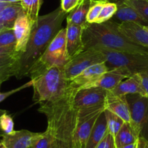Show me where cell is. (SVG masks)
<instances>
[{
  "mask_svg": "<svg viewBox=\"0 0 148 148\" xmlns=\"http://www.w3.org/2000/svg\"><path fill=\"white\" fill-rule=\"evenodd\" d=\"M67 14L60 6L52 12L39 17L36 23L33 25L26 49L20 56L16 64L15 77L17 79L28 76L32 67L62 28V21Z\"/></svg>",
  "mask_w": 148,
  "mask_h": 148,
  "instance_id": "obj_1",
  "label": "cell"
},
{
  "mask_svg": "<svg viewBox=\"0 0 148 148\" xmlns=\"http://www.w3.org/2000/svg\"><path fill=\"white\" fill-rule=\"evenodd\" d=\"M76 92L68 87L63 96L55 101L41 103L38 110L47 117V129L62 148H73V139L79 110L74 105Z\"/></svg>",
  "mask_w": 148,
  "mask_h": 148,
  "instance_id": "obj_2",
  "label": "cell"
},
{
  "mask_svg": "<svg viewBox=\"0 0 148 148\" xmlns=\"http://www.w3.org/2000/svg\"><path fill=\"white\" fill-rule=\"evenodd\" d=\"M84 50L102 47L118 52L148 54V49L137 45L119 29V23L110 20L102 23H86L82 36Z\"/></svg>",
  "mask_w": 148,
  "mask_h": 148,
  "instance_id": "obj_3",
  "label": "cell"
},
{
  "mask_svg": "<svg viewBox=\"0 0 148 148\" xmlns=\"http://www.w3.org/2000/svg\"><path fill=\"white\" fill-rule=\"evenodd\" d=\"M33 99L37 103L52 102L63 96L68 87L64 67L55 66L31 78Z\"/></svg>",
  "mask_w": 148,
  "mask_h": 148,
  "instance_id": "obj_4",
  "label": "cell"
},
{
  "mask_svg": "<svg viewBox=\"0 0 148 148\" xmlns=\"http://www.w3.org/2000/svg\"><path fill=\"white\" fill-rule=\"evenodd\" d=\"M69 61L66 50V29L62 28L32 67L28 76L32 78L52 67H64Z\"/></svg>",
  "mask_w": 148,
  "mask_h": 148,
  "instance_id": "obj_5",
  "label": "cell"
},
{
  "mask_svg": "<svg viewBox=\"0 0 148 148\" xmlns=\"http://www.w3.org/2000/svg\"><path fill=\"white\" fill-rule=\"evenodd\" d=\"M99 49L105 57L108 70L119 68L127 71L131 76L148 71V54L118 52L102 47Z\"/></svg>",
  "mask_w": 148,
  "mask_h": 148,
  "instance_id": "obj_6",
  "label": "cell"
},
{
  "mask_svg": "<svg viewBox=\"0 0 148 148\" xmlns=\"http://www.w3.org/2000/svg\"><path fill=\"white\" fill-rule=\"evenodd\" d=\"M105 109V104L89 108H79L73 139V148H86L92 128Z\"/></svg>",
  "mask_w": 148,
  "mask_h": 148,
  "instance_id": "obj_7",
  "label": "cell"
},
{
  "mask_svg": "<svg viewBox=\"0 0 148 148\" xmlns=\"http://www.w3.org/2000/svg\"><path fill=\"white\" fill-rule=\"evenodd\" d=\"M131 125L139 137L148 140V98L138 94L126 95Z\"/></svg>",
  "mask_w": 148,
  "mask_h": 148,
  "instance_id": "obj_8",
  "label": "cell"
},
{
  "mask_svg": "<svg viewBox=\"0 0 148 148\" xmlns=\"http://www.w3.org/2000/svg\"><path fill=\"white\" fill-rule=\"evenodd\" d=\"M105 55L95 47L85 49L70 60L64 66L65 75L68 82H71L82 71L94 65L105 62Z\"/></svg>",
  "mask_w": 148,
  "mask_h": 148,
  "instance_id": "obj_9",
  "label": "cell"
},
{
  "mask_svg": "<svg viewBox=\"0 0 148 148\" xmlns=\"http://www.w3.org/2000/svg\"><path fill=\"white\" fill-rule=\"evenodd\" d=\"M107 93L108 90L100 87L79 89L74 97V105L77 108H83L104 105Z\"/></svg>",
  "mask_w": 148,
  "mask_h": 148,
  "instance_id": "obj_10",
  "label": "cell"
},
{
  "mask_svg": "<svg viewBox=\"0 0 148 148\" xmlns=\"http://www.w3.org/2000/svg\"><path fill=\"white\" fill-rule=\"evenodd\" d=\"M108 68L105 62L96 64L82 71L80 74L68 82V88L78 91L79 89L88 88L95 83Z\"/></svg>",
  "mask_w": 148,
  "mask_h": 148,
  "instance_id": "obj_11",
  "label": "cell"
},
{
  "mask_svg": "<svg viewBox=\"0 0 148 148\" xmlns=\"http://www.w3.org/2000/svg\"><path fill=\"white\" fill-rule=\"evenodd\" d=\"M33 25L28 15L23 10L20 12L13 26V31L16 39L15 51L22 55L26 49L31 36Z\"/></svg>",
  "mask_w": 148,
  "mask_h": 148,
  "instance_id": "obj_12",
  "label": "cell"
},
{
  "mask_svg": "<svg viewBox=\"0 0 148 148\" xmlns=\"http://www.w3.org/2000/svg\"><path fill=\"white\" fill-rule=\"evenodd\" d=\"M85 25L67 23L66 50L69 60L84 51L82 36Z\"/></svg>",
  "mask_w": 148,
  "mask_h": 148,
  "instance_id": "obj_13",
  "label": "cell"
},
{
  "mask_svg": "<svg viewBox=\"0 0 148 148\" xmlns=\"http://www.w3.org/2000/svg\"><path fill=\"white\" fill-rule=\"evenodd\" d=\"M42 133H36L22 129L14 131L10 134L2 135V142L7 148H30Z\"/></svg>",
  "mask_w": 148,
  "mask_h": 148,
  "instance_id": "obj_14",
  "label": "cell"
},
{
  "mask_svg": "<svg viewBox=\"0 0 148 148\" xmlns=\"http://www.w3.org/2000/svg\"><path fill=\"white\" fill-rule=\"evenodd\" d=\"M106 110L121 118L124 122L131 123V115L126 96H119L108 91L105 102Z\"/></svg>",
  "mask_w": 148,
  "mask_h": 148,
  "instance_id": "obj_15",
  "label": "cell"
},
{
  "mask_svg": "<svg viewBox=\"0 0 148 148\" xmlns=\"http://www.w3.org/2000/svg\"><path fill=\"white\" fill-rule=\"evenodd\" d=\"M130 76H132L130 73L126 70L119 68H113L104 73L89 87H100L105 90H112L123 82V79H128Z\"/></svg>",
  "mask_w": 148,
  "mask_h": 148,
  "instance_id": "obj_16",
  "label": "cell"
},
{
  "mask_svg": "<svg viewBox=\"0 0 148 148\" xmlns=\"http://www.w3.org/2000/svg\"><path fill=\"white\" fill-rule=\"evenodd\" d=\"M21 55L17 52L0 49V84L16 74V64Z\"/></svg>",
  "mask_w": 148,
  "mask_h": 148,
  "instance_id": "obj_17",
  "label": "cell"
},
{
  "mask_svg": "<svg viewBox=\"0 0 148 148\" xmlns=\"http://www.w3.org/2000/svg\"><path fill=\"white\" fill-rule=\"evenodd\" d=\"M119 29L134 42L148 49V30L145 25L135 23H121Z\"/></svg>",
  "mask_w": 148,
  "mask_h": 148,
  "instance_id": "obj_18",
  "label": "cell"
},
{
  "mask_svg": "<svg viewBox=\"0 0 148 148\" xmlns=\"http://www.w3.org/2000/svg\"><path fill=\"white\" fill-rule=\"evenodd\" d=\"M110 91L114 95L119 96H126L128 95L138 94L142 96L146 97V93L142 85V79L139 73L134 74L130 76L126 79V80L121 82L114 89Z\"/></svg>",
  "mask_w": 148,
  "mask_h": 148,
  "instance_id": "obj_19",
  "label": "cell"
},
{
  "mask_svg": "<svg viewBox=\"0 0 148 148\" xmlns=\"http://www.w3.org/2000/svg\"><path fill=\"white\" fill-rule=\"evenodd\" d=\"M117 7V11L114 16L119 20L121 23H135L145 26L148 25V23L129 5L124 2H121L118 4Z\"/></svg>",
  "mask_w": 148,
  "mask_h": 148,
  "instance_id": "obj_20",
  "label": "cell"
},
{
  "mask_svg": "<svg viewBox=\"0 0 148 148\" xmlns=\"http://www.w3.org/2000/svg\"><path fill=\"white\" fill-rule=\"evenodd\" d=\"M23 10L19 4H8L0 12V31L13 28L15 21Z\"/></svg>",
  "mask_w": 148,
  "mask_h": 148,
  "instance_id": "obj_21",
  "label": "cell"
},
{
  "mask_svg": "<svg viewBox=\"0 0 148 148\" xmlns=\"http://www.w3.org/2000/svg\"><path fill=\"white\" fill-rule=\"evenodd\" d=\"M108 133L106 119L104 112L99 115L92 129L86 148H95Z\"/></svg>",
  "mask_w": 148,
  "mask_h": 148,
  "instance_id": "obj_22",
  "label": "cell"
},
{
  "mask_svg": "<svg viewBox=\"0 0 148 148\" xmlns=\"http://www.w3.org/2000/svg\"><path fill=\"white\" fill-rule=\"evenodd\" d=\"M94 0H80L79 5L74 8L67 16V23L76 25H85L86 16Z\"/></svg>",
  "mask_w": 148,
  "mask_h": 148,
  "instance_id": "obj_23",
  "label": "cell"
},
{
  "mask_svg": "<svg viewBox=\"0 0 148 148\" xmlns=\"http://www.w3.org/2000/svg\"><path fill=\"white\" fill-rule=\"evenodd\" d=\"M114 139L116 148H119L135 143L137 142L139 136L134 130L131 123L124 122L119 132L114 136Z\"/></svg>",
  "mask_w": 148,
  "mask_h": 148,
  "instance_id": "obj_24",
  "label": "cell"
},
{
  "mask_svg": "<svg viewBox=\"0 0 148 148\" xmlns=\"http://www.w3.org/2000/svg\"><path fill=\"white\" fill-rule=\"evenodd\" d=\"M104 113L106 119L108 132L115 136L124 123V121L108 110L105 109Z\"/></svg>",
  "mask_w": 148,
  "mask_h": 148,
  "instance_id": "obj_25",
  "label": "cell"
},
{
  "mask_svg": "<svg viewBox=\"0 0 148 148\" xmlns=\"http://www.w3.org/2000/svg\"><path fill=\"white\" fill-rule=\"evenodd\" d=\"M16 39L13 28H7L0 31V49L16 52Z\"/></svg>",
  "mask_w": 148,
  "mask_h": 148,
  "instance_id": "obj_26",
  "label": "cell"
},
{
  "mask_svg": "<svg viewBox=\"0 0 148 148\" xmlns=\"http://www.w3.org/2000/svg\"><path fill=\"white\" fill-rule=\"evenodd\" d=\"M117 5L113 2H106L102 7L99 16L97 18L95 23H102L110 20L117 11Z\"/></svg>",
  "mask_w": 148,
  "mask_h": 148,
  "instance_id": "obj_27",
  "label": "cell"
},
{
  "mask_svg": "<svg viewBox=\"0 0 148 148\" xmlns=\"http://www.w3.org/2000/svg\"><path fill=\"white\" fill-rule=\"evenodd\" d=\"M134 9L148 23V0H122Z\"/></svg>",
  "mask_w": 148,
  "mask_h": 148,
  "instance_id": "obj_28",
  "label": "cell"
},
{
  "mask_svg": "<svg viewBox=\"0 0 148 148\" xmlns=\"http://www.w3.org/2000/svg\"><path fill=\"white\" fill-rule=\"evenodd\" d=\"M54 137L47 129L37 138L30 148H52Z\"/></svg>",
  "mask_w": 148,
  "mask_h": 148,
  "instance_id": "obj_29",
  "label": "cell"
},
{
  "mask_svg": "<svg viewBox=\"0 0 148 148\" xmlns=\"http://www.w3.org/2000/svg\"><path fill=\"white\" fill-rule=\"evenodd\" d=\"M106 2H108L106 0H94L86 16V22L88 23H95L102 7Z\"/></svg>",
  "mask_w": 148,
  "mask_h": 148,
  "instance_id": "obj_30",
  "label": "cell"
},
{
  "mask_svg": "<svg viewBox=\"0 0 148 148\" xmlns=\"http://www.w3.org/2000/svg\"><path fill=\"white\" fill-rule=\"evenodd\" d=\"M0 132H2V135L10 134L14 132L13 119L6 113V111L0 116Z\"/></svg>",
  "mask_w": 148,
  "mask_h": 148,
  "instance_id": "obj_31",
  "label": "cell"
},
{
  "mask_svg": "<svg viewBox=\"0 0 148 148\" xmlns=\"http://www.w3.org/2000/svg\"><path fill=\"white\" fill-rule=\"evenodd\" d=\"M42 4V0H32L31 9H30V12L28 16L33 25L36 23L37 20L39 18V13Z\"/></svg>",
  "mask_w": 148,
  "mask_h": 148,
  "instance_id": "obj_32",
  "label": "cell"
},
{
  "mask_svg": "<svg viewBox=\"0 0 148 148\" xmlns=\"http://www.w3.org/2000/svg\"><path fill=\"white\" fill-rule=\"evenodd\" d=\"M95 148H116L114 136L108 132Z\"/></svg>",
  "mask_w": 148,
  "mask_h": 148,
  "instance_id": "obj_33",
  "label": "cell"
},
{
  "mask_svg": "<svg viewBox=\"0 0 148 148\" xmlns=\"http://www.w3.org/2000/svg\"><path fill=\"white\" fill-rule=\"evenodd\" d=\"M79 2L77 0H61L60 8L64 12L68 14L79 5Z\"/></svg>",
  "mask_w": 148,
  "mask_h": 148,
  "instance_id": "obj_34",
  "label": "cell"
},
{
  "mask_svg": "<svg viewBox=\"0 0 148 148\" xmlns=\"http://www.w3.org/2000/svg\"><path fill=\"white\" fill-rule=\"evenodd\" d=\"M29 86H32V82H31V81H30L29 82H28V83L25 84L24 85L21 86V87L17 88V89H12V90L9 91V92H3V93L0 92V102H2V101H4L5 99H7L8 97H9L10 95H13V94L15 93V92H19V91L25 89V88H27V87H29Z\"/></svg>",
  "mask_w": 148,
  "mask_h": 148,
  "instance_id": "obj_35",
  "label": "cell"
},
{
  "mask_svg": "<svg viewBox=\"0 0 148 148\" xmlns=\"http://www.w3.org/2000/svg\"><path fill=\"white\" fill-rule=\"evenodd\" d=\"M142 79V85L145 89V93H146V97L148 98V71L142 72L139 73Z\"/></svg>",
  "mask_w": 148,
  "mask_h": 148,
  "instance_id": "obj_36",
  "label": "cell"
},
{
  "mask_svg": "<svg viewBox=\"0 0 148 148\" xmlns=\"http://www.w3.org/2000/svg\"><path fill=\"white\" fill-rule=\"evenodd\" d=\"M21 2L23 10L28 15L30 12V9H31V3H32V0H21Z\"/></svg>",
  "mask_w": 148,
  "mask_h": 148,
  "instance_id": "obj_37",
  "label": "cell"
},
{
  "mask_svg": "<svg viewBox=\"0 0 148 148\" xmlns=\"http://www.w3.org/2000/svg\"><path fill=\"white\" fill-rule=\"evenodd\" d=\"M138 148H148V140L142 137L138 139Z\"/></svg>",
  "mask_w": 148,
  "mask_h": 148,
  "instance_id": "obj_38",
  "label": "cell"
},
{
  "mask_svg": "<svg viewBox=\"0 0 148 148\" xmlns=\"http://www.w3.org/2000/svg\"><path fill=\"white\" fill-rule=\"evenodd\" d=\"M0 2H4L7 4H19L21 5V0H0Z\"/></svg>",
  "mask_w": 148,
  "mask_h": 148,
  "instance_id": "obj_39",
  "label": "cell"
},
{
  "mask_svg": "<svg viewBox=\"0 0 148 148\" xmlns=\"http://www.w3.org/2000/svg\"><path fill=\"white\" fill-rule=\"evenodd\" d=\"M137 145H138V140H137V142H135V143L126 145V146H123V147H119V148H136L137 147Z\"/></svg>",
  "mask_w": 148,
  "mask_h": 148,
  "instance_id": "obj_40",
  "label": "cell"
},
{
  "mask_svg": "<svg viewBox=\"0 0 148 148\" xmlns=\"http://www.w3.org/2000/svg\"><path fill=\"white\" fill-rule=\"evenodd\" d=\"M8 5L7 3H4V2H0V12L2 10V9H3L4 8H5L6 5Z\"/></svg>",
  "mask_w": 148,
  "mask_h": 148,
  "instance_id": "obj_41",
  "label": "cell"
},
{
  "mask_svg": "<svg viewBox=\"0 0 148 148\" xmlns=\"http://www.w3.org/2000/svg\"><path fill=\"white\" fill-rule=\"evenodd\" d=\"M0 148H7L6 146L5 145V144L2 142V141H0Z\"/></svg>",
  "mask_w": 148,
  "mask_h": 148,
  "instance_id": "obj_42",
  "label": "cell"
},
{
  "mask_svg": "<svg viewBox=\"0 0 148 148\" xmlns=\"http://www.w3.org/2000/svg\"><path fill=\"white\" fill-rule=\"evenodd\" d=\"M145 27H146V28H147V29L148 30V25H147V26H145Z\"/></svg>",
  "mask_w": 148,
  "mask_h": 148,
  "instance_id": "obj_43",
  "label": "cell"
},
{
  "mask_svg": "<svg viewBox=\"0 0 148 148\" xmlns=\"http://www.w3.org/2000/svg\"><path fill=\"white\" fill-rule=\"evenodd\" d=\"M77 1H79V2H80V0H77Z\"/></svg>",
  "mask_w": 148,
  "mask_h": 148,
  "instance_id": "obj_44",
  "label": "cell"
},
{
  "mask_svg": "<svg viewBox=\"0 0 148 148\" xmlns=\"http://www.w3.org/2000/svg\"><path fill=\"white\" fill-rule=\"evenodd\" d=\"M137 146H138V145H137ZM136 148H138V147H136Z\"/></svg>",
  "mask_w": 148,
  "mask_h": 148,
  "instance_id": "obj_45",
  "label": "cell"
},
{
  "mask_svg": "<svg viewBox=\"0 0 148 148\" xmlns=\"http://www.w3.org/2000/svg\"><path fill=\"white\" fill-rule=\"evenodd\" d=\"M0 86H1V84H0Z\"/></svg>",
  "mask_w": 148,
  "mask_h": 148,
  "instance_id": "obj_46",
  "label": "cell"
}]
</instances>
